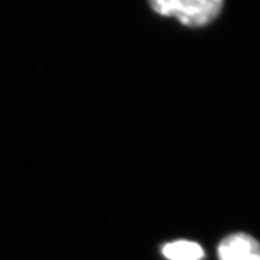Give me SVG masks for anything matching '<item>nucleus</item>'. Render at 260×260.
Segmentation results:
<instances>
[{"mask_svg":"<svg viewBox=\"0 0 260 260\" xmlns=\"http://www.w3.org/2000/svg\"><path fill=\"white\" fill-rule=\"evenodd\" d=\"M162 255L169 260H200L204 258L205 252L199 243L178 240L162 247Z\"/></svg>","mask_w":260,"mask_h":260,"instance_id":"nucleus-3","label":"nucleus"},{"mask_svg":"<svg viewBox=\"0 0 260 260\" xmlns=\"http://www.w3.org/2000/svg\"><path fill=\"white\" fill-rule=\"evenodd\" d=\"M224 0H178L174 16L187 27L209 24L219 15Z\"/></svg>","mask_w":260,"mask_h":260,"instance_id":"nucleus-1","label":"nucleus"},{"mask_svg":"<svg viewBox=\"0 0 260 260\" xmlns=\"http://www.w3.org/2000/svg\"><path fill=\"white\" fill-rule=\"evenodd\" d=\"M178 0H149L152 9L159 15L174 16Z\"/></svg>","mask_w":260,"mask_h":260,"instance_id":"nucleus-4","label":"nucleus"},{"mask_svg":"<svg viewBox=\"0 0 260 260\" xmlns=\"http://www.w3.org/2000/svg\"><path fill=\"white\" fill-rule=\"evenodd\" d=\"M219 260H260V243L248 234L225 237L218 246Z\"/></svg>","mask_w":260,"mask_h":260,"instance_id":"nucleus-2","label":"nucleus"}]
</instances>
